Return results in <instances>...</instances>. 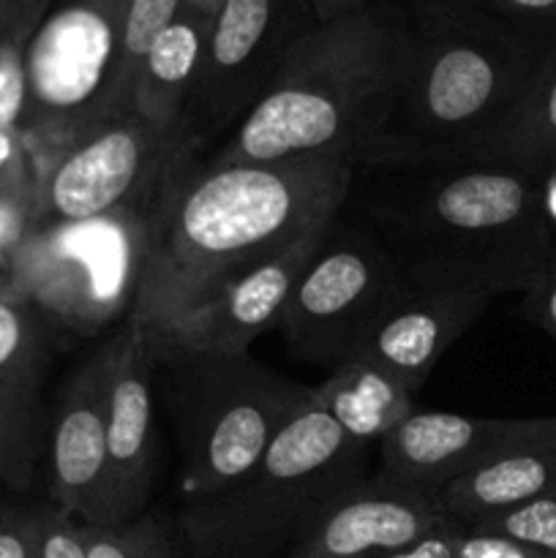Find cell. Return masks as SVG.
<instances>
[{"label":"cell","instance_id":"obj_1","mask_svg":"<svg viewBox=\"0 0 556 558\" xmlns=\"http://www.w3.org/2000/svg\"><path fill=\"white\" fill-rule=\"evenodd\" d=\"M338 213L379 240L412 292H523L556 245L537 178L420 147L354 158Z\"/></svg>","mask_w":556,"mask_h":558},{"label":"cell","instance_id":"obj_2","mask_svg":"<svg viewBox=\"0 0 556 558\" xmlns=\"http://www.w3.org/2000/svg\"><path fill=\"white\" fill-rule=\"evenodd\" d=\"M354 156L207 163L185 150L164 183L134 319L156 332L232 278L336 218Z\"/></svg>","mask_w":556,"mask_h":558},{"label":"cell","instance_id":"obj_3","mask_svg":"<svg viewBox=\"0 0 556 558\" xmlns=\"http://www.w3.org/2000/svg\"><path fill=\"white\" fill-rule=\"evenodd\" d=\"M407 47V5L398 0L316 22L249 114L202 158L223 167L374 150L401 101Z\"/></svg>","mask_w":556,"mask_h":558},{"label":"cell","instance_id":"obj_4","mask_svg":"<svg viewBox=\"0 0 556 558\" xmlns=\"http://www.w3.org/2000/svg\"><path fill=\"white\" fill-rule=\"evenodd\" d=\"M401 101L379 145L456 150L510 109L556 25L501 20L472 0L407 3ZM376 145V147H379Z\"/></svg>","mask_w":556,"mask_h":558},{"label":"cell","instance_id":"obj_5","mask_svg":"<svg viewBox=\"0 0 556 558\" xmlns=\"http://www.w3.org/2000/svg\"><path fill=\"white\" fill-rule=\"evenodd\" d=\"M368 452L311 392L251 472L183 501L178 548L189 558H287L338 496L371 477Z\"/></svg>","mask_w":556,"mask_h":558},{"label":"cell","instance_id":"obj_6","mask_svg":"<svg viewBox=\"0 0 556 558\" xmlns=\"http://www.w3.org/2000/svg\"><path fill=\"white\" fill-rule=\"evenodd\" d=\"M147 343L156 398L172 423L183 501L216 494L251 472L314 392L249 352H194L150 336Z\"/></svg>","mask_w":556,"mask_h":558},{"label":"cell","instance_id":"obj_7","mask_svg":"<svg viewBox=\"0 0 556 558\" xmlns=\"http://www.w3.org/2000/svg\"><path fill=\"white\" fill-rule=\"evenodd\" d=\"M161 191L90 221L33 227L0 278L55 330L109 336L134 314Z\"/></svg>","mask_w":556,"mask_h":558},{"label":"cell","instance_id":"obj_8","mask_svg":"<svg viewBox=\"0 0 556 558\" xmlns=\"http://www.w3.org/2000/svg\"><path fill=\"white\" fill-rule=\"evenodd\" d=\"M125 0H52L22 49L16 129L38 172L80 136L125 118L120 98Z\"/></svg>","mask_w":556,"mask_h":558},{"label":"cell","instance_id":"obj_9","mask_svg":"<svg viewBox=\"0 0 556 558\" xmlns=\"http://www.w3.org/2000/svg\"><path fill=\"white\" fill-rule=\"evenodd\" d=\"M409 294L412 289L379 240L336 213L289 294L278 330L300 360L336 371Z\"/></svg>","mask_w":556,"mask_h":558},{"label":"cell","instance_id":"obj_10","mask_svg":"<svg viewBox=\"0 0 556 558\" xmlns=\"http://www.w3.org/2000/svg\"><path fill=\"white\" fill-rule=\"evenodd\" d=\"M314 25L309 0H227L216 11L183 118L194 153L205 156L249 114L289 47Z\"/></svg>","mask_w":556,"mask_h":558},{"label":"cell","instance_id":"obj_11","mask_svg":"<svg viewBox=\"0 0 556 558\" xmlns=\"http://www.w3.org/2000/svg\"><path fill=\"white\" fill-rule=\"evenodd\" d=\"M185 150V129H158L125 114L71 142L44 163L36 191V223H76L129 207L164 185Z\"/></svg>","mask_w":556,"mask_h":558},{"label":"cell","instance_id":"obj_12","mask_svg":"<svg viewBox=\"0 0 556 558\" xmlns=\"http://www.w3.org/2000/svg\"><path fill=\"white\" fill-rule=\"evenodd\" d=\"M376 447V480L436 501L447 485L485 463L556 447V417L494 420L414 409Z\"/></svg>","mask_w":556,"mask_h":558},{"label":"cell","instance_id":"obj_13","mask_svg":"<svg viewBox=\"0 0 556 558\" xmlns=\"http://www.w3.org/2000/svg\"><path fill=\"white\" fill-rule=\"evenodd\" d=\"M55 327L0 278V485L31 488L47 456L44 403Z\"/></svg>","mask_w":556,"mask_h":558},{"label":"cell","instance_id":"obj_14","mask_svg":"<svg viewBox=\"0 0 556 558\" xmlns=\"http://www.w3.org/2000/svg\"><path fill=\"white\" fill-rule=\"evenodd\" d=\"M112 343L109 336L90 357L71 374L49 412L47 477L49 501L87 526H114L109 494L107 420H104V381H107Z\"/></svg>","mask_w":556,"mask_h":558},{"label":"cell","instance_id":"obj_15","mask_svg":"<svg viewBox=\"0 0 556 558\" xmlns=\"http://www.w3.org/2000/svg\"><path fill=\"white\" fill-rule=\"evenodd\" d=\"M112 357L104 381L109 494L114 526L145 515L158 466L156 379L150 343L134 319L109 332Z\"/></svg>","mask_w":556,"mask_h":558},{"label":"cell","instance_id":"obj_16","mask_svg":"<svg viewBox=\"0 0 556 558\" xmlns=\"http://www.w3.org/2000/svg\"><path fill=\"white\" fill-rule=\"evenodd\" d=\"M327 227L330 223L305 234L303 240L289 245L265 265L227 281L194 311L180 316L164 330L147 332V336L180 349H194V352H249V347L262 332L278 330L289 294H292L303 267L309 265V259L325 240Z\"/></svg>","mask_w":556,"mask_h":558},{"label":"cell","instance_id":"obj_17","mask_svg":"<svg viewBox=\"0 0 556 558\" xmlns=\"http://www.w3.org/2000/svg\"><path fill=\"white\" fill-rule=\"evenodd\" d=\"M436 501L374 474L338 496L287 558H385L442 521Z\"/></svg>","mask_w":556,"mask_h":558},{"label":"cell","instance_id":"obj_18","mask_svg":"<svg viewBox=\"0 0 556 558\" xmlns=\"http://www.w3.org/2000/svg\"><path fill=\"white\" fill-rule=\"evenodd\" d=\"M488 303L491 298L474 292H412L376 322L352 360H365L420 392L442 354Z\"/></svg>","mask_w":556,"mask_h":558},{"label":"cell","instance_id":"obj_19","mask_svg":"<svg viewBox=\"0 0 556 558\" xmlns=\"http://www.w3.org/2000/svg\"><path fill=\"white\" fill-rule=\"evenodd\" d=\"M439 153L543 180L556 163V31L510 109L474 142Z\"/></svg>","mask_w":556,"mask_h":558},{"label":"cell","instance_id":"obj_20","mask_svg":"<svg viewBox=\"0 0 556 558\" xmlns=\"http://www.w3.org/2000/svg\"><path fill=\"white\" fill-rule=\"evenodd\" d=\"M210 20L180 11L142 58L131 90V112L158 129H183L185 107L200 76Z\"/></svg>","mask_w":556,"mask_h":558},{"label":"cell","instance_id":"obj_21","mask_svg":"<svg viewBox=\"0 0 556 558\" xmlns=\"http://www.w3.org/2000/svg\"><path fill=\"white\" fill-rule=\"evenodd\" d=\"M314 396L347 439L376 447L414 412L418 392L365 360H349L314 387Z\"/></svg>","mask_w":556,"mask_h":558},{"label":"cell","instance_id":"obj_22","mask_svg":"<svg viewBox=\"0 0 556 558\" xmlns=\"http://www.w3.org/2000/svg\"><path fill=\"white\" fill-rule=\"evenodd\" d=\"M548 490H556V447L516 452L485 463L447 485L436 496V507L442 515L472 526L496 512L527 505Z\"/></svg>","mask_w":556,"mask_h":558},{"label":"cell","instance_id":"obj_23","mask_svg":"<svg viewBox=\"0 0 556 558\" xmlns=\"http://www.w3.org/2000/svg\"><path fill=\"white\" fill-rule=\"evenodd\" d=\"M87 558H180L178 537H172L161 518H134L120 526H87L82 523Z\"/></svg>","mask_w":556,"mask_h":558},{"label":"cell","instance_id":"obj_24","mask_svg":"<svg viewBox=\"0 0 556 558\" xmlns=\"http://www.w3.org/2000/svg\"><path fill=\"white\" fill-rule=\"evenodd\" d=\"M183 11V0H125L123 25V69H120V98L131 114V90L142 58L150 49L153 38Z\"/></svg>","mask_w":556,"mask_h":558},{"label":"cell","instance_id":"obj_25","mask_svg":"<svg viewBox=\"0 0 556 558\" xmlns=\"http://www.w3.org/2000/svg\"><path fill=\"white\" fill-rule=\"evenodd\" d=\"M469 529L499 534V537L537 550L545 558H556V490H548V494L537 496L527 505L512 507V510L483 518V521L472 523Z\"/></svg>","mask_w":556,"mask_h":558},{"label":"cell","instance_id":"obj_26","mask_svg":"<svg viewBox=\"0 0 556 558\" xmlns=\"http://www.w3.org/2000/svg\"><path fill=\"white\" fill-rule=\"evenodd\" d=\"M38 161L22 131L0 123V199H27L38 191Z\"/></svg>","mask_w":556,"mask_h":558},{"label":"cell","instance_id":"obj_27","mask_svg":"<svg viewBox=\"0 0 556 558\" xmlns=\"http://www.w3.org/2000/svg\"><path fill=\"white\" fill-rule=\"evenodd\" d=\"M38 523V558H87L82 521H76L63 507L44 501L36 505Z\"/></svg>","mask_w":556,"mask_h":558},{"label":"cell","instance_id":"obj_28","mask_svg":"<svg viewBox=\"0 0 556 558\" xmlns=\"http://www.w3.org/2000/svg\"><path fill=\"white\" fill-rule=\"evenodd\" d=\"M36 507L0 505V558H38Z\"/></svg>","mask_w":556,"mask_h":558},{"label":"cell","instance_id":"obj_29","mask_svg":"<svg viewBox=\"0 0 556 558\" xmlns=\"http://www.w3.org/2000/svg\"><path fill=\"white\" fill-rule=\"evenodd\" d=\"M523 314L556 341V245L523 289Z\"/></svg>","mask_w":556,"mask_h":558},{"label":"cell","instance_id":"obj_30","mask_svg":"<svg viewBox=\"0 0 556 558\" xmlns=\"http://www.w3.org/2000/svg\"><path fill=\"white\" fill-rule=\"evenodd\" d=\"M52 0H0V52L25 44Z\"/></svg>","mask_w":556,"mask_h":558},{"label":"cell","instance_id":"obj_31","mask_svg":"<svg viewBox=\"0 0 556 558\" xmlns=\"http://www.w3.org/2000/svg\"><path fill=\"white\" fill-rule=\"evenodd\" d=\"M36 223V196L27 199H0V276Z\"/></svg>","mask_w":556,"mask_h":558},{"label":"cell","instance_id":"obj_32","mask_svg":"<svg viewBox=\"0 0 556 558\" xmlns=\"http://www.w3.org/2000/svg\"><path fill=\"white\" fill-rule=\"evenodd\" d=\"M467 526L452 518H442L436 526H431L428 532L420 534L414 543L403 545V548L392 550L390 556L385 558H452L456 556L458 543H461Z\"/></svg>","mask_w":556,"mask_h":558},{"label":"cell","instance_id":"obj_33","mask_svg":"<svg viewBox=\"0 0 556 558\" xmlns=\"http://www.w3.org/2000/svg\"><path fill=\"white\" fill-rule=\"evenodd\" d=\"M452 558H545L537 550L527 548L521 543H512V539L499 537V534H485L474 532L467 526L461 543H458L456 556Z\"/></svg>","mask_w":556,"mask_h":558},{"label":"cell","instance_id":"obj_34","mask_svg":"<svg viewBox=\"0 0 556 558\" xmlns=\"http://www.w3.org/2000/svg\"><path fill=\"white\" fill-rule=\"evenodd\" d=\"M25 44H14L0 52V123L16 125V118H20L22 49Z\"/></svg>","mask_w":556,"mask_h":558},{"label":"cell","instance_id":"obj_35","mask_svg":"<svg viewBox=\"0 0 556 558\" xmlns=\"http://www.w3.org/2000/svg\"><path fill=\"white\" fill-rule=\"evenodd\" d=\"M501 20L521 25H556V0H472Z\"/></svg>","mask_w":556,"mask_h":558},{"label":"cell","instance_id":"obj_36","mask_svg":"<svg viewBox=\"0 0 556 558\" xmlns=\"http://www.w3.org/2000/svg\"><path fill=\"white\" fill-rule=\"evenodd\" d=\"M311 11H314L316 22H330L338 16H347L352 11L368 9V5L387 3V0H309Z\"/></svg>","mask_w":556,"mask_h":558},{"label":"cell","instance_id":"obj_37","mask_svg":"<svg viewBox=\"0 0 556 558\" xmlns=\"http://www.w3.org/2000/svg\"><path fill=\"white\" fill-rule=\"evenodd\" d=\"M540 185H543L545 210H548V218H551V223H554V232H556V163L543 174Z\"/></svg>","mask_w":556,"mask_h":558},{"label":"cell","instance_id":"obj_38","mask_svg":"<svg viewBox=\"0 0 556 558\" xmlns=\"http://www.w3.org/2000/svg\"><path fill=\"white\" fill-rule=\"evenodd\" d=\"M223 3H227V0H183V9L191 11V14L202 16V20H213L216 11L221 9Z\"/></svg>","mask_w":556,"mask_h":558},{"label":"cell","instance_id":"obj_39","mask_svg":"<svg viewBox=\"0 0 556 558\" xmlns=\"http://www.w3.org/2000/svg\"><path fill=\"white\" fill-rule=\"evenodd\" d=\"M409 3H425V0H409Z\"/></svg>","mask_w":556,"mask_h":558}]
</instances>
